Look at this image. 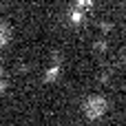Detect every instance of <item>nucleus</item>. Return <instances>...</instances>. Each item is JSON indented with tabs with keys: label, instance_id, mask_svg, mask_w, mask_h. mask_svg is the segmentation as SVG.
Instances as JSON below:
<instances>
[{
	"label": "nucleus",
	"instance_id": "nucleus-1",
	"mask_svg": "<svg viewBox=\"0 0 126 126\" xmlns=\"http://www.w3.org/2000/svg\"><path fill=\"white\" fill-rule=\"evenodd\" d=\"M82 111H84V115H86L89 120H100V117L109 111V102H106V97H102V95H89V97L84 100V104H82Z\"/></svg>",
	"mask_w": 126,
	"mask_h": 126
},
{
	"label": "nucleus",
	"instance_id": "nucleus-2",
	"mask_svg": "<svg viewBox=\"0 0 126 126\" xmlns=\"http://www.w3.org/2000/svg\"><path fill=\"white\" fill-rule=\"evenodd\" d=\"M60 73H62V60L55 55V64L47 69V73H44V82H55V80L60 78Z\"/></svg>",
	"mask_w": 126,
	"mask_h": 126
},
{
	"label": "nucleus",
	"instance_id": "nucleus-3",
	"mask_svg": "<svg viewBox=\"0 0 126 126\" xmlns=\"http://www.w3.org/2000/svg\"><path fill=\"white\" fill-rule=\"evenodd\" d=\"M73 9L80 11V13H84V16H89V13L93 11V0H78Z\"/></svg>",
	"mask_w": 126,
	"mask_h": 126
},
{
	"label": "nucleus",
	"instance_id": "nucleus-4",
	"mask_svg": "<svg viewBox=\"0 0 126 126\" xmlns=\"http://www.w3.org/2000/svg\"><path fill=\"white\" fill-rule=\"evenodd\" d=\"M106 49H109L106 38H97V40H95V44H93V53H95V55H104V53H106Z\"/></svg>",
	"mask_w": 126,
	"mask_h": 126
},
{
	"label": "nucleus",
	"instance_id": "nucleus-5",
	"mask_svg": "<svg viewBox=\"0 0 126 126\" xmlns=\"http://www.w3.org/2000/svg\"><path fill=\"white\" fill-rule=\"evenodd\" d=\"M69 20H71V24H82V22H84V20H86V16H84V13H80V11H75V9H73V11H71V13H69Z\"/></svg>",
	"mask_w": 126,
	"mask_h": 126
},
{
	"label": "nucleus",
	"instance_id": "nucleus-6",
	"mask_svg": "<svg viewBox=\"0 0 126 126\" xmlns=\"http://www.w3.org/2000/svg\"><path fill=\"white\" fill-rule=\"evenodd\" d=\"M9 35H11V33H9V27H7L4 22H0V47L9 42Z\"/></svg>",
	"mask_w": 126,
	"mask_h": 126
},
{
	"label": "nucleus",
	"instance_id": "nucleus-7",
	"mask_svg": "<svg viewBox=\"0 0 126 126\" xmlns=\"http://www.w3.org/2000/svg\"><path fill=\"white\" fill-rule=\"evenodd\" d=\"M115 66H117V69H122V71H126V53H120V55H117Z\"/></svg>",
	"mask_w": 126,
	"mask_h": 126
},
{
	"label": "nucleus",
	"instance_id": "nucleus-8",
	"mask_svg": "<svg viewBox=\"0 0 126 126\" xmlns=\"http://www.w3.org/2000/svg\"><path fill=\"white\" fill-rule=\"evenodd\" d=\"M111 29H113V24H111V22H100V31H104V33H109Z\"/></svg>",
	"mask_w": 126,
	"mask_h": 126
},
{
	"label": "nucleus",
	"instance_id": "nucleus-9",
	"mask_svg": "<svg viewBox=\"0 0 126 126\" xmlns=\"http://www.w3.org/2000/svg\"><path fill=\"white\" fill-rule=\"evenodd\" d=\"M7 86H9L7 78H2V75H0V93H4V91H7Z\"/></svg>",
	"mask_w": 126,
	"mask_h": 126
}]
</instances>
